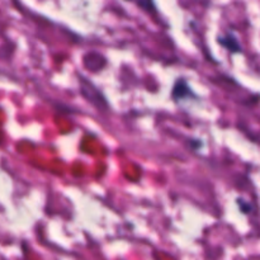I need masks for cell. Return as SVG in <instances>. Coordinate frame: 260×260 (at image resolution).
<instances>
[{
	"label": "cell",
	"mask_w": 260,
	"mask_h": 260,
	"mask_svg": "<svg viewBox=\"0 0 260 260\" xmlns=\"http://www.w3.org/2000/svg\"><path fill=\"white\" fill-rule=\"evenodd\" d=\"M218 43H220L221 46H223L225 48H228L229 51H231V52H241L240 43H239L238 38H236L233 33H228V35L218 37Z\"/></svg>",
	"instance_id": "1"
},
{
	"label": "cell",
	"mask_w": 260,
	"mask_h": 260,
	"mask_svg": "<svg viewBox=\"0 0 260 260\" xmlns=\"http://www.w3.org/2000/svg\"><path fill=\"white\" fill-rule=\"evenodd\" d=\"M190 94V89L184 80H178L173 89V96L175 99H183Z\"/></svg>",
	"instance_id": "2"
},
{
	"label": "cell",
	"mask_w": 260,
	"mask_h": 260,
	"mask_svg": "<svg viewBox=\"0 0 260 260\" xmlns=\"http://www.w3.org/2000/svg\"><path fill=\"white\" fill-rule=\"evenodd\" d=\"M238 203H239V208H240L241 211H243L244 213H249L251 211V205L250 203L245 202L244 200H238Z\"/></svg>",
	"instance_id": "3"
},
{
	"label": "cell",
	"mask_w": 260,
	"mask_h": 260,
	"mask_svg": "<svg viewBox=\"0 0 260 260\" xmlns=\"http://www.w3.org/2000/svg\"><path fill=\"white\" fill-rule=\"evenodd\" d=\"M137 5L141 8H145V9H149V8H154V3L151 2H140L137 3Z\"/></svg>",
	"instance_id": "4"
}]
</instances>
